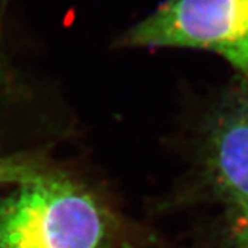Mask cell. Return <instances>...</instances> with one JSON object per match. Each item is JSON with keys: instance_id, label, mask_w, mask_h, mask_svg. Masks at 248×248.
<instances>
[{"instance_id": "1", "label": "cell", "mask_w": 248, "mask_h": 248, "mask_svg": "<svg viewBox=\"0 0 248 248\" xmlns=\"http://www.w3.org/2000/svg\"><path fill=\"white\" fill-rule=\"evenodd\" d=\"M122 222L63 170L0 199V248H122Z\"/></svg>"}, {"instance_id": "2", "label": "cell", "mask_w": 248, "mask_h": 248, "mask_svg": "<svg viewBox=\"0 0 248 248\" xmlns=\"http://www.w3.org/2000/svg\"><path fill=\"white\" fill-rule=\"evenodd\" d=\"M119 46L211 51L248 80V0H166Z\"/></svg>"}, {"instance_id": "3", "label": "cell", "mask_w": 248, "mask_h": 248, "mask_svg": "<svg viewBox=\"0 0 248 248\" xmlns=\"http://www.w3.org/2000/svg\"><path fill=\"white\" fill-rule=\"evenodd\" d=\"M200 138L196 171L202 193L223 210L248 203V80L219 98Z\"/></svg>"}, {"instance_id": "4", "label": "cell", "mask_w": 248, "mask_h": 248, "mask_svg": "<svg viewBox=\"0 0 248 248\" xmlns=\"http://www.w3.org/2000/svg\"><path fill=\"white\" fill-rule=\"evenodd\" d=\"M55 170L47 160L35 155H0V187L37 182Z\"/></svg>"}, {"instance_id": "5", "label": "cell", "mask_w": 248, "mask_h": 248, "mask_svg": "<svg viewBox=\"0 0 248 248\" xmlns=\"http://www.w3.org/2000/svg\"><path fill=\"white\" fill-rule=\"evenodd\" d=\"M222 237L225 248H248V203L223 210Z\"/></svg>"}]
</instances>
